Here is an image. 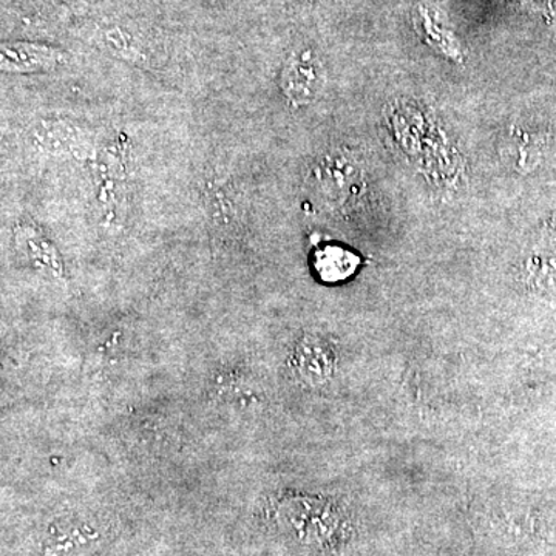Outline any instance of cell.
<instances>
[{
  "label": "cell",
  "instance_id": "cell-1",
  "mask_svg": "<svg viewBox=\"0 0 556 556\" xmlns=\"http://www.w3.org/2000/svg\"><path fill=\"white\" fill-rule=\"evenodd\" d=\"M3 72L9 73H36L49 72L60 67L65 62L64 54L60 50L50 47L35 46V43H9L2 47L0 58Z\"/></svg>",
  "mask_w": 556,
  "mask_h": 556
},
{
  "label": "cell",
  "instance_id": "cell-2",
  "mask_svg": "<svg viewBox=\"0 0 556 556\" xmlns=\"http://www.w3.org/2000/svg\"><path fill=\"white\" fill-rule=\"evenodd\" d=\"M361 258L350 249L327 244L313 254V268L325 283H339L356 273Z\"/></svg>",
  "mask_w": 556,
  "mask_h": 556
},
{
  "label": "cell",
  "instance_id": "cell-3",
  "mask_svg": "<svg viewBox=\"0 0 556 556\" xmlns=\"http://www.w3.org/2000/svg\"><path fill=\"white\" fill-rule=\"evenodd\" d=\"M281 86H283L285 93L299 104L313 100L321 87L318 64L311 61L309 58L292 61L285 70Z\"/></svg>",
  "mask_w": 556,
  "mask_h": 556
},
{
  "label": "cell",
  "instance_id": "cell-4",
  "mask_svg": "<svg viewBox=\"0 0 556 556\" xmlns=\"http://www.w3.org/2000/svg\"><path fill=\"white\" fill-rule=\"evenodd\" d=\"M299 375L308 382H321L331 375V350L318 340H308L298 348L294 356Z\"/></svg>",
  "mask_w": 556,
  "mask_h": 556
}]
</instances>
